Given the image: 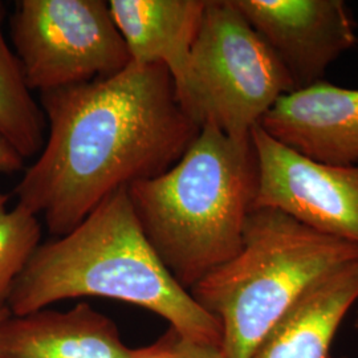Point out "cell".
Instances as JSON below:
<instances>
[{
    "label": "cell",
    "mask_w": 358,
    "mask_h": 358,
    "mask_svg": "<svg viewBox=\"0 0 358 358\" xmlns=\"http://www.w3.org/2000/svg\"><path fill=\"white\" fill-rule=\"evenodd\" d=\"M358 300V260L315 282L289 308L250 358H332L341 322Z\"/></svg>",
    "instance_id": "obj_12"
},
{
    "label": "cell",
    "mask_w": 358,
    "mask_h": 358,
    "mask_svg": "<svg viewBox=\"0 0 358 358\" xmlns=\"http://www.w3.org/2000/svg\"><path fill=\"white\" fill-rule=\"evenodd\" d=\"M48 138L13 194L52 235L75 230L109 195L174 166L201 128L164 65L40 93Z\"/></svg>",
    "instance_id": "obj_1"
},
{
    "label": "cell",
    "mask_w": 358,
    "mask_h": 358,
    "mask_svg": "<svg viewBox=\"0 0 358 358\" xmlns=\"http://www.w3.org/2000/svg\"><path fill=\"white\" fill-rule=\"evenodd\" d=\"M10 34L32 92L108 78L131 63L103 0H20Z\"/></svg>",
    "instance_id": "obj_6"
},
{
    "label": "cell",
    "mask_w": 358,
    "mask_h": 358,
    "mask_svg": "<svg viewBox=\"0 0 358 358\" xmlns=\"http://www.w3.org/2000/svg\"><path fill=\"white\" fill-rule=\"evenodd\" d=\"M257 185L251 138L234 140L206 125L174 166L127 189L155 254L190 291L239 252Z\"/></svg>",
    "instance_id": "obj_3"
},
{
    "label": "cell",
    "mask_w": 358,
    "mask_h": 358,
    "mask_svg": "<svg viewBox=\"0 0 358 358\" xmlns=\"http://www.w3.org/2000/svg\"><path fill=\"white\" fill-rule=\"evenodd\" d=\"M259 127L313 162L358 165V90L325 80L282 96Z\"/></svg>",
    "instance_id": "obj_9"
},
{
    "label": "cell",
    "mask_w": 358,
    "mask_h": 358,
    "mask_svg": "<svg viewBox=\"0 0 358 358\" xmlns=\"http://www.w3.org/2000/svg\"><path fill=\"white\" fill-rule=\"evenodd\" d=\"M292 78L294 90L324 81L358 41L344 0H232Z\"/></svg>",
    "instance_id": "obj_8"
},
{
    "label": "cell",
    "mask_w": 358,
    "mask_h": 358,
    "mask_svg": "<svg viewBox=\"0 0 358 358\" xmlns=\"http://www.w3.org/2000/svg\"><path fill=\"white\" fill-rule=\"evenodd\" d=\"M134 358H227L220 344L201 341L169 328L155 343L134 349Z\"/></svg>",
    "instance_id": "obj_15"
},
{
    "label": "cell",
    "mask_w": 358,
    "mask_h": 358,
    "mask_svg": "<svg viewBox=\"0 0 358 358\" xmlns=\"http://www.w3.org/2000/svg\"><path fill=\"white\" fill-rule=\"evenodd\" d=\"M208 0H110L131 63L164 65L176 90L185 81Z\"/></svg>",
    "instance_id": "obj_11"
},
{
    "label": "cell",
    "mask_w": 358,
    "mask_h": 358,
    "mask_svg": "<svg viewBox=\"0 0 358 358\" xmlns=\"http://www.w3.org/2000/svg\"><path fill=\"white\" fill-rule=\"evenodd\" d=\"M6 6L0 1V134L24 159L41 152L45 117L27 85L22 64L6 41Z\"/></svg>",
    "instance_id": "obj_13"
},
{
    "label": "cell",
    "mask_w": 358,
    "mask_h": 358,
    "mask_svg": "<svg viewBox=\"0 0 358 358\" xmlns=\"http://www.w3.org/2000/svg\"><path fill=\"white\" fill-rule=\"evenodd\" d=\"M356 327H357V328H358V319H357V322H356Z\"/></svg>",
    "instance_id": "obj_18"
},
{
    "label": "cell",
    "mask_w": 358,
    "mask_h": 358,
    "mask_svg": "<svg viewBox=\"0 0 358 358\" xmlns=\"http://www.w3.org/2000/svg\"><path fill=\"white\" fill-rule=\"evenodd\" d=\"M0 358H134L115 322L83 303L59 312L10 315L0 324Z\"/></svg>",
    "instance_id": "obj_10"
},
{
    "label": "cell",
    "mask_w": 358,
    "mask_h": 358,
    "mask_svg": "<svg viewBox=\"0 0 358 358\" xmlns=\"http://www.w3.org/2000/svg\"><path fill=\"white\" fill-rule=\"evenodd\" d=\"M84 296L145 308L180 333L222 345L215 317L167 271L146 239L128 189L109 195L75 230L40 244L7 300L13 316Z\"/></svg>",
    "instance_id": "obj_2"
},
{
    "label": "cell",
    "mask_w": 358,
    "mask_h": 358,
    "mask_svg": "<svg viewBox=\"0 0 358 358\" xmlns=\"http://www.w3.org/2000/svg\"><path fill=\"white\" fill-rule=\"evenodd\" d=\"M24 158L17 153L11 143L0 134V174H13L24 169Z\"/></svg>",
    "instance_id": "obj_16"
},
{
    "label": "cell",
    "mask_w": 358,
    "mask_h": 358,
    "mask_svg": "<svg viewBox=\"0 0 358 358\" xmlns=\"http://www.w3.org/2000/svg\"><path fill=\"white\" fill-rule=\"evenodd\" d=\"M356 260L357 245L259 207L247 217L239 252L190 294L219 322L227 358H250L301 294Z\"/></svg>",
    "instance_id": "obj_4"
},
{
    "label": "cell",
    "mask_w": 358,
    "mask_h": 358,
    "mask_svg": "<svg viewBox=\"0 0 358 358\" xmlns=\"http://www.w3.org/2000/svg\"><path fill=\"white\" fill-rule=\"evenodd\" d=\"M10 315H11V312H10L8 307H7V306H1V307H0V324L6 320Z\"/></svg>",
    "instance_id": "obj_17"
},
{
    "label": "cell",
    "mask_w": 358,
    "mask_h": 358,
    "mask_svg": "<svg viewBox=\"0 0 358 358\" xmlns=\"http://www.w3.org/2000/svg\"><path fill=\"white\" fill-rule=\"evenodd\" d=\"M8 201L10 195L0 194V307L7 306L13 284L41 239L38 215L17 203L10 210Z\"/></svg>",
    "instance_id": "obj_14"
},
{
    "label": "cell",
    "mask_w": 358,
    "mask_h": 358,
    "mask_svg": "<svg viewBox=\"0 0 358 358\" xmlns=\"http://www.w3.org/2000/svg\"><path fill=\"white\" fill-rule=\"evenodd\" d=\"M294 84L280 60L232 0H208L177 92L186 115L234 140L252 129Z\"/></svg>",
    "instance_id": "obj_5"
},
{
    "label": "cell",
    "mask_w": 358,
    "mask_h": 358,
    "mask_svg": "<svg viewBox=\"0 0 358 358\" xmlns=\"http://www.w3.org/2000/svg\"><path fill=\"white\" fill-rule=\"evenodd\" d=\"M251 141L259 167L254 208H276L312 230L358 247V165L313 162L271 138L259 125Z\"/></svg>",
    "instance_id": "obj_7"
}]
</instances>
